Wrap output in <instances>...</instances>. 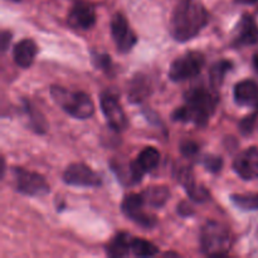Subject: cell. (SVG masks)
Segmentation results:
<instances>
[{
    "label": "cell",
    "mask_w": 258,
    "mask_h": 258,
    "mask_svg": "<svg viewBox=\"0 0 258 258\" xmlns=\"http://www.w3.org/2000/svg\"><path fill=\"white\" fill-rule=\"evenodd\" d=\"M184 100L185 103L171 113V118L178 122L206 126L219 103L218 90L212 86H196L186 91Z\"/></svg>",
    "instance_id": "obj_1"
},
{
    "label": "cell",
    "mask_w": 258,
    "mask_h": 258,
    "mask_svg": "<svg viewBox=\"0 0 258 258\" xmlns=\"http://www.w3.org/2000/svg\"><path fill=\"white\" fill-rule=\"evenodd\" d=\"M209 22V13L199 0H180L170 18V34L176 42L196 38Z\"/></svg>",
    "instance_id": "obj_2"
},
{
    "label": "cell",
    "mask_w": 258,
    "mask_h": 258,
    "mask_svg": "<svg viewBox=\"0 0 258 258\" xmlns=\"http://www.w3.org/2000/svg\"><path fill=\"white\" fill-rule=\"evenodd\" d=\"M49 92L53 101L72 117L86 120L95 113L92 100L82 91H71L60 86H52Z\"/></svg>",
    "instance_id": "obj_3"
},
{
    "label": "cell",
    "mask_w": 258,
    "mask_h": 258,
    "mask_svg": "<svg viewBox=\"0 0 258 258\" xmlns=\"http://www.w3.org/2000/svg\"><path fill=\"white\" fill-rule=\"evenodd\" d=\"M201 251L206 256H226L232 247V236L226 226L208 221L201 229Z\"/></svg>",
    "instance_id": "obj_4"
},
{
    "label": "cell",
    "mask_w": 258,
    "mask_h": 258,
    "mask_svg": "<svg viewBox=\"0 0 258 258\" xmlns=\"http://www.w3.org/2000/svg\"><path fill=\"white\" fill-rule=\"evenodd\" d=\"M206 58L201 52H188L176 58L169 68L168 76L173 82L190 80L201 73L203 70Z\"/></svg>",
    "instance_id": "obj_5"
},
{
    "label": "cell",
    "mask_w": 258,
    "mask_h": 258,
    "mask_svg": "<svg viewBox=\"0 0 258 258\" xmlns=\"http://www.w3.org/2000/svg\"><path fill=\"white\" fill-rule=\"evenodd\" d=\"M15 189L27 197H44L49 193V185L44 176L23 168L13 169Z\"/></svg>",
    "instance_id": "obj_6"
},
{
    "label": "cell",
    "mask_w": 258,
    "mask_h": 258,
    "mask_svg": "<svg viewBox=\"0 0 258 258\" xmlns=\"http://www.w3.org/2000/svg\"><path fill=\"white\" fill-rule=\"evenodd\" d=\"M148 206L143 193L128 194L121 203V211L130 221L135 222L144 228H153L156 224V218L145 211Z\"/></svg>",
    "instance_id": "obj_7"
},
{
    "label": "cell",
    "mask_w": 258,
    "mask_h": 258,
    "mask_svg": "<svg viewBox=\"0 0 258 258\" xmlns=\"http://www.w3.org/2000/svg\"><path fill=\"white\" fill-rule=\"evenodd\" d=\"M101 111L107 121L108 126L116 133H121L125 130L128 125L127 117L123 111L122 106L120 105L118 97L111 91L102 92L100 96Z\"/></svg>",
    "instance_id": "obj_8"
},
{
    "label": "cell",
    "mask_w": 258,
    "mask_h": 258,
    "mask_svg": "<svg viewBox=\"0 0 258 258\" xmlns=\"http://www.w3.org/2000/svg\"><path fill=\"white\" fill-rule=\"evenodd\" d=\"M67 185L98 188L102 185V179L90 166L83 163H75L67 166L62 176Z\"/></svg>",
    "instance_id": "obj_9"
},
{
    "label": "cell",
    "mask_w": 258,
    "mask_h": 258,
    "mask_svg": "<svg viewBox=\"0 0 258 258\" xmlns=\"http://www.w3.org/2000/svg\"><path fill=\"white\" fill-rule=\"evenodd\" d=\"M111 34L115 40L117 49L120 53H128L135 47L138 38L134 30L128 25L127 19L123 14L117 13L111 19Z\"/></svg>",
    "instance_id": "obj_10"
},
{
    "label": "cell",
    "mask_w": 258,
    "mask_h": 258,
    "mask_svg": "<svg viewBox=\"0 0 258 258\" xmlns=\"http://www.w3.org/2000/svg\"><path fill=\"white\" fill-rule=\"evenodd\" d=\"M233 170L243 180H254L258 178V148L251 146L236 156Z\"/></svg>",
    "instance_id": "obj_11"
},
{
    "label": "cell",
    "mask_w": 258,
    "mask_h": 258,
    "mask_svg": "<svg viewBox=\"0 0 258 258\" xmlns=\"http://www.w3.org/2000/svg\"><path fill=\"white\" fill-rule=\"evenodd\" d=\"M96 23L95 8L85 2H77L68 15V24L78 29H90Z\"/></svg>",
    "instance_id": "obj_12"
},
{
    "label": "cell",
    "mask_w": 258,
    "mask_h": 258,
    "mask_svg": "<svg viewBox=\"0 0 258 258\" xmlns=\"http://www.w3.org/2000/svg\"><path fill=\"white\" fill-rule=\"evenodd\" d=\"M176 176H178V180L183 184L186 194L191 201L197 202V203H204V202L209 201V197H211L209 191L204 186L197 184L190 168H185V166L179 168Z\"/></svg>",
    "instance_id": "obj_13"
},
{
    "label": "cell",
    "mask_w": 258,
    "mask_h": 258,
    "mask_svg": "<svg viewBox=\"0 0 258 258\" xmlns=\"http://www.w3.org/2000/svg\"><path fill=\"white\" fill-rule=\"evenodd\" d=\"M258 42V25L252 15H243L237 25L234 45L246 47V45L256 44Z\"/></svg>",
    "instance_id": "obj_14"
},
{
    "label": "cell",
    "mask_w": 258,
    "mask_h": 258,
    "mask_svg": "<svg viewBox=\"0 0 258 258\" xmlns=\"http://www.w3.org/2000/svg\"><path fill=\"white\" fill-rule=\"evenodd\" d=\"M153 93V83L149 76L138 73L127 85V98L131 103H141Z\"/></svg>",
    "instance_id": "obj_15"
},
{
    "label": "cell",
    "mask_w": 258,
    "mask_h": 258,
    "mask_svg": "<svg viewBox=\"0 0 258 258\" xmlns=\"http://www.w3.org/2000/svg\"><path fill=\"white\" fill-rule=\"evenodd\" d=\"M233 96L239 106L258 108V85L254 81L244 80L234 86Z\"/></svg>",
    "instance_id": "obj_16"
},
{
    "label": "cell",
    "mask_w": 258,
    "mask_h": 258,
    "mask_svg": "<svg viewBox=\"0 0 258 258\" xmlns=\"http://www.w3.org/2000/svg\"><path fill=\"white\" fill-rule=\"evenodd\" d=\"M38 47L32 39H23L13 48V58L18 67L29 68L35 59Z\"/></svg>",
    "instance_id": "obj_17"
},
{
    "label": "cell",
    "mask_w": 258,
    "mask_h": 258,
    "mask_svg": "<svg viewBox=\"0 0 258 258\" xmlns=\"http://www.w3.org/2000/svg\"><path fill=\"white\" fill-rule=\"evenodd\" d=\"M134 237L126 232L117 233L106 246V253L108 257L121 258L131 253V242Z\"/></svg>",
    "instance_id": "obj_18"
},
{
    "label": "cell",
    "mask_w": 258,
    "mask_h": 258,
    "mask_svg": "<svg viewBox=\"0 0 258 258\" xmlns=\"http://www.w3.org/2000/svg\"><path fill=\"white\" fill-rule=\"evenodd\" d=\"M23 111H24V115L27 116V120L29 122V127L32 128L34 133L37 134H45L48 130V122L45 120V117L43 116V113L33 105L30 101L23 100Z\"/></svg>",
    "instance_id": "obj_19"
},
{
    "label": "cell",
    "mask_w": 258,
    "mask_h": 258,
    "mask_svg": "<svg viewBox=\"0 0 258 258\" xmlns=\"http://www.w3.org/2000/svg\"><path fill=\"white\" fill-rule=\"evenodd\" d=\"M146 204L151 208H161L170 198V190L166 186H150L143 191Z\"/></svg>",
    "instance_id": "obj_20"
},
{
    "label": "cell",
    "mask_w": 258,
    "mask_h": 258,
    "mask_svg": "<svg viewBox=\"0 0 258 258\" xmlns=\"http://www.w3.org/2000/svg\"><path fill=\"white\" fill-rule=\"evenodd\" d=\"M135 161L140 166L141 170L146 174L156 169V166L159 165V163H160V153H159L158 149L148 146L139 154L138 159Z\"/></svg>",
    "instance_id": "obj_21"
},
{
    "label": "cell",
    "mask_w": 258,
    "mask_h": 258,
    "mask_svg": "<svg viewBox=\"0 0 258 258\" xmlns=\"http://www.w3.org/2000/svg\"><path fill=\"white\" fill-rule=\"evenodd\" d=\"M232 68H233V63L231 60L222 59L214 63L209 70V82H211L212 87L218 90L223 83L226 75L229 71H232Z\"/></svg>",
    "instance_id": "obj_22"
},
{
    "label": "cell",
    "mask_w": 258,
    "mask_h": 258,
    "mask_svg": "<svg viewBox=\"0 0 258 258\" xmlns=\"http://www.w3.org/2000/svg\"><path fill=\"white\" fill-rule=\"evenodd\" d=\"M131 252L138 257H151L159 253V248L151 242L134 237L131 242Z\"/></svg>",
    "instance_id": "obj_23"
},
{
    "label": "cell",
    "mask_w": 258,
    "mask_h": 258,
    "mask_svg": "<svg viewBox=\"0 0 258 258\" xmlns=\"http://www.w3.org/2000/svg\"><path fill=\"white\" fill-rule=\"evenodd\" d=\"M231 202L241 211H258V193L256 194H233Z\"/></svg>",
    "instance_id": "obj_24"
},
{
    "label": "cell",
    "mask_w": 258,
    "mask_h": 258,
    "mask_svg": "<svg viewBox=\"0 0 258 258\" xmlns=\"http://www.w3.org/2000/svg\"><path fill=\"white\" fill-rule=\"evenodd\" d=\"M201 163L209 173L216 174L221 171L223 166V159L218 155H204L203 159H201Z\"/></svg>",
    "instance_id": "obj_25"
},
{
    "label": "cell",
    "mask_w": 258,
    "mask_h": 258,
    "mask_svg": "<svg viewBox=\"0 0 258 258\" xmlns=\"http://www.w3.org/2000/svg\"><path fill=\"white\" fill-rule=\"evenodd\" d=\"M257 117H258V108H256V111H254L253 113L246 116V117L239 122V131H241V134H243L244 136H248L249 134H252V131H253L254 128V125H256Z\"/></svg>",
    "instance_id": "obj_26"
},
{
    "label": "cell",
    "mask_w": 258,
    "mask_h": 258,
    "mask_svg": "<svg viewBox=\"0 0 258 258\" xmlns=\"http://www.w3.org/2000/svg\"><path fill=\"white\" fill-rule=\"evenodd\" d=\"M92 62L96 68H100L102 71H111L112 68V60L110 55L105 53H96L92 52Z\"/></svg>",
    "instance_id": "obj_27"
},
{
    "label": "cell",
    "mask_w": 258,
    "mask_h": 258,
    "mask_svg": "<svg viewBox=\"0 0 258 258\" xmlns=\"http://www.w3.org/2000/svg\"><path fill=\"white\" fill-rule=\"evenodd\" d=\"M180 153L185 158H194V156H197L199 154V145L190 140L183 141L180 144Z\"/></svg>",
    "instance_id": "obj_28"
},
{
    "label": "cell",
    "mask_w": 258,
    "mask_h": 258,
    "mask_svg": "<svg viewBox=\"0 0 258 258\" xmlns=\"http://www.w3.org/2000/svg\"><path fill=\"white\" fill-rule=\"evenodd\" d=\"M10 40H12V33L9 30H3L2 34H0V47H2L3 52L8 49L10 44Z\"/></svg>",
    "instance_id": "obj_29"
},
{
    "label": "cell",
    "mask_w": 258,
    "mask_h": 258,
    "mask_svg": "<svg viewBox=\"0 0 258 258\" xmlns=\"http://www.w3.org/2000/svg\"><path fill=\"white\" fill-rule=\"evenodd\" d=\"M178 213L180 214L181 217H186V216H190V214L193 213V211H191V208L189 204H186L185 202H183L181 204H179Z\"/></svg>",
    "instance_id": "obj_30"
},
{
    "label": "cell",
    "mask_w": 258,
    "mask_h": 258,
    "mask_svg": "<svg viewBox=\"0 0 258 258\" xmlns=\"http://www.w3.org/2000/svg\"><path fill=\"white\" fill-rule=\"evenodd\" d=\"M236 2L239 3V4H254L258 0H236Z\"/></svg>",
    "instance_id": "obj_31"
},
{
    "label": "cell",
    "mask_w": 258,
    "mask_h": 258,
    "mask_svg": "<svg viewBox=\"0 0 258 258\" xmlns=\"http://www.w3.org/2000/svg\"><path fill=\"white\" fill-rule=\"evenodd\" d=\"M253 67H254V70H256V72L258 73V53L257 54H254V57H253Z\"/></svg>",
    "instance_id": "obj_32"
},
{
    "label": "cell",
    "mask_w": 258,
    "mask_h": 258,
    "mask_svg": "<svg viewBox=\"0 0 258 258\" xmlns=\"http://www.w3.org/2000/svg\"><path fill=\"white\" fill-rule=\"evenodd\" d=\"M9 2H14V3H19V2H22V0H9Z\"/></svg>",
    "instance_id": "obj_33"
}]
</instances>
